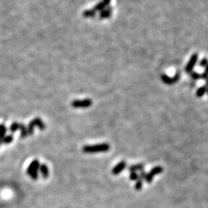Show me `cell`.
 <instances>
[{
  "label": "cell",
  "instance_id": "cell-1",
  "mask_svg": "<svg viewBox=\"0 0 208 208\" xmlns=\"http://www.w3.org/2000/svg\"><path fill=\"white\" fill-rule=\"evenodd\" d=\"M110 146L109 143H103L97 145H87L83 147V152L86 153H101V152L109 151Z\"/></svg>",
  "mask_w": 208,
  "mask_h": 208
},
{
  "label": "cell",
  "instance_id": "cell-2",
  "mask_svg": "<svg viewBox=\"0 0 208 208\" xmlns=\"http://www.w3.org/2000/svg\"><path fill=\"white\" fill-rule=\"evenodd\" d=\"M39 166H40V164H39V161L38 160H34L33 161V162L30 164V165L28 166L27 168V174L28 175L31 177L33 180H36L39 177V174H38V170L39 169Z\"/></svg>",
  "mask_w": 208,
  "mask_h": 208
},
{
  "label": "cell",
  "instance_id": "cell-3",
  "mask_svg": "<svg viewBox=\"0 0 208 208\" xmlns=\"http://www.w3.org/2000/svg\"><path fill=\"white\" fill-rule=\"evenodd\" d=\"M36 126L39 127L40 129H44L46 128V125L44 124L43 120L41 119H39V118H36V119L33 120L29 123V124L28 125V127H27V133H28V136H31L34 133V128Z\"/></svg>",
  "mask_w": 208,
  "mask_h": 208
},
{
  "label": "cell",
  "instance_id": "cell-4",
  "mask_svg": "<svg viewBox=\"0 0 208 208\" xmlns=\"http://www.w3.org/2000/svg\"><path fill=\"white\" fill-rule=\"evenodd\" d=\"M161 77L162 81L164 83H166L167 85H172L177 83L179 80V79H180V73H176L174 77H170L166 74H162Z\"/></svg>",
  "mask_w": 208,
  "mask_h": 208
},
{
  "label": "cell",
  "instance_id": "cell-5",
  "mask_svg": "<svg viewBox=\"0 0 208 208\" xmlns=\"http://www.w3.org/2000/svg\"><path fill=\"white\" fill-rule=\"evenodd\" d=\"M197 60H198V55L197 53L193 54V55L191 56V57H190L188 63L187 64L186 68H185V71H186V73H190L192 71H193V67H194L195 65H196L197 62Z\"/></svg>",
  "mask_w": 208,
  "mask_h": 208
},
{
  "label": "cell",
  "instance_id": "cell-6",
  "mask_svg": "<svg viewBox=\"0 0 208 208\" xmlns=\"http://www.w3.org/2000/svg\"><path fill=\"white\" fill-rule=\"evenodd\" d=\"M72 105L75 108H87L92 105V100L89 99L84 100H75L73 102Z\"/></svg>",
  "mask_w": 208,
  "mask_h": 208
},
{
  "label": "cell",
  "instance_id": "cell-7",
  "mask_svg": "<svg viewBox=\"0 0 208 208\" xmlns=\"http://www.w3.org/2000/svg\"><path fill=\"white\" fill-rule=\"evenodd\" d=\"M126 161H120L119 164H116V165L113 168V170H112V174H113V175H118V174H120L123 170H124L125 168H126Z\"/></svg>",
  "mask_w": 208,
  "mask_h": 208
},
{
  "label": "cell",
  "instance_id": "cell-8",
  "mask_svg": "<svg viewBox=\"0 0 208 208\" xmlns=\"http://www.w3.org/2000/svg\"><path fill=\"white\" fill-rule=\"evenodd\" d=\"M39 170H40L43 178H47L49 177V168H48V166L46 164H40Z\"/></svg>",
  "mask_w": 208,
  "mask_h": 208
},
{
  "label": "cell",
  "instance_id": "cell-9",
  "mask_svg": "<svg viewBox=\"0 0 208 208\" xmlns=\"http://www.w3.org/2000/svg\"><path fill=\"white\" fill-rule=\"evenodd\" d=\"M163 170H164V169H163L162 166H154L153 168H152L151 170H150V171L149 173H150V174H151L152 176H156V175H158V174H161V173L163 172Z\"/></svg>",
  "mask_w": 208,
  "mask_h": 208
},
{
  "label": "cell",
  "instance_id": "cell-10",
  "mask_svg": "<svg viewBox=\"0 0 208 208\" xmlns=\"http://www.w3.org/2000/svg\"><path fill=\"white\" fill-rule=\"evenodd\" d=\"M144 168V166L142 164H135V165H131L129 166V170L130 172H137V171H142Z\"/></svg>",
  "mask_w": 208,
  "mask_h": 208
},
{
  "label": "cell",
  "instance_id": "cell-11",
  "mask_svg": "<svg viewBox=\"0 0 208 208\" xmlns=\"http://www.w3.org/2000/svg\"><path fill=\"white\" fill-rule=\"evenodd\" d=\"M20 138L25 139L28 136L27 133V127L25 126V124H20Z\"/></svg>",
  "mask_w": 208,
  "mask_h": 208
},
{
  "label": "cell",
  "instance_id": "cell-12",
  "mask_svg": "<svg viewBox=\"0 0 208 208\" xmlns=\"http://www.w3.org/2000/svg\"><path fill=\"white\" fill-rule=\"evenodd\" d=\"M111 0H103L101 2L99 3L96 7L97 10H103L106 8V6H108L110 5V2Z\"/></svg>",
  "mask_w": 208,
  "mask_h": 208
},
{
  "label": "cell",
  "instance_id": "cell-13",
  "mask_svg": "<svg viewBox=\"0 0 208 208\" xmlns=\"http://www.w3.org/2000/svg\"><path fill=\"white\" fill-rule=\"evenodd\" d=\"M111 13H112L111 7H109L107 8V9H103V10L101 12V13H100V18L103 19L108 18V17H110V16H111Z\"/></svg>",
  "mask_w": 208,
  "mask_h": 208
},
{
  "label": "cell",
  "instance_id": "cell-14",
  "mask_svg": "<svg viewBox=\"0 0 208 208\" xmlns=\"http://www.w3.org/2000/svg\"><path fill=\"white\" fill-rule=\"evenodd\" d=\"M6 131H7V128L6 127L5 124H0V142H1V143L3 138L6 136Z\"/></svg>",
  "mask_w": 208,
  "mask_h": 208
},
{
  "label": "cell",
  "instance_id": "cell-15",
  "mask_svg": "<svg viewBox=\"0 0 208 208\" xmlns=\"http://www.w3.org/2000/svg\"><path fill=\"white\" fill-rule=\"evenodd\" d=\"M12 140H13V136H12V134H9V135L5 136L2 141V143H3V144H9L10 143H12Z\"/></svg>",
  "mask_w": 208,
  "mask_h": 208
},
{
  "label": "cell",
  "instance_id": "cell-16",
  "mask_svg": "<svg viewBox=\"0 0 208 208\" xmlns=\"http://www.w3.org/2000/svg\"><path fill=\"white\" fill-rule=\"evenodd\" d=\"M206 92H207V87L205 86H201L197 90V97H202L206 93Z\"/></svg>",
  "mask_w": 208,
  "mask_h": 208
},
{
  "label": "cell",
  "instance_id": "cell-17",
  "mask_svg": "<svg viewBox=\"0 0 208 208\" xmlns=\"http://www.w3.org/2000/svg\"><path fill=\"white\" fill-rule=\"evenodd\" d=\"M143 179L141 177H139L138 175V179L137 180V182H136L135 184V190H140L143 187Z\"/></svg>",
  "mask_w": 208,
  "mask_h": 208
},
{
  "label": "cell",
  "instance_id": "cell-18",
  "mask_svg": "<svg viewBox=\"0 0 208 208\" xmlns=\"http://www.w3.org/2000/svg\"><path fill=\"white\" fill-rule=\"evenodd\" d=\"M19 129H20V124H18V123H13V124L11 125L10 131L12 133L16 132Z\"/></svg>",
  "mask_w": 208,
  "mask_h": 208
},
{
  "label": "cell",
  "instance_id": "cell-19",
  "mask_svg": "<svg viewBox=\"0 0 208 208\" xmlns=\"http://www.w3.org/2000/svg\"><path fill=\"white\" fill-rule=\"evenodd\" d=\"M153 176H152L150 173H147L145 179H144L145 181L148 183H151L152 181H153Z\"/></svg>",
  "mask_w": 208,
  "mask_h": 208
},
{
  "label": "cell",
  "instance_id": "cell-20",
  "mask_svg": "<svg viewBox=\"0 0 208 208\" xmlns=\"http://www.w3.org/2000/svg\"><path fill=\"white\" fill-rule=\"evenodd\" d=\"M190 77H191L192 79H194V80H197V79H201V74H199L197 72H191L190 73Z\"/></svg>",
  "mask_w": 208,
  "mask_h": 208
},
{
  "label": "cell",
  "instance_id": "cell-21",
  "mask_svg": "<svg viewBox=\"0 0 208 208\" xmlns=\"http://www.w3.org/2000/svg\"><path fill=\"white\" fill-rule=\"evenodd\" d=\"M129 179L131 180H137L138 179V174L137 172H130L129 174Z\"/></svg>",
  "mask_w": 208,
  "mask_h": 208
},
{
  "label": "cell",
  "instance_id": "cell-22",
  "mask_svg": "<svg viewBox=\"0 0 208 208\" xmlns=\"http://www.w3.org/2000/svg\"><path fill=\"white\" fill-rule=\"evenodd\" d=\"M207 64H208V60L207 58H204L201 62H200L199 65H200V66L205 67Z\"/></svg>",
  "mask_w": 208,
  "mask_h": 208
},
{
  "label": "cell",
  "instance_id": "cell-23",
  "mask_svg": "<svg viewBox=\"0 0 208 208\" xmlns=\"http://www.w3.org/2000/svg\"><path fill=\"white\" fill-rule=\"evenodd\" d=\"M204 68H205V70H204V73H207V74H208V64H207V66H206L205 67H204Z\"/></svg>",
  "mask_w": 208,
  "mask_h": 208
},
{
  "label": "cell",
  "instance_id": "cell-24",
  "mask_svg": "<svg viewBox=\"0 0 208 208\" xmlns=\"http://www.w3.org/2000/svg\"><path fill=\"white\" fill-rule=\"evenodd\" d=\"M204 86H206V87H207V89L208 88V78L207 79H206V83H205V85H204Z\"/></svg>",
  "mask_w": 208,
  "mask_h": 208
},
{
  "label": "cell",
  "instance_id": "cell-25",
  "mask_svg": "<svg viewBox=\"0 0 208 208\" xmlns=\"http://www.w3.org/2000/svg\"><path fill=\"white\" fill-rule=\"evenodd\" d=\"M207 94H208V88L207 89Z\"/></svg>",
  "mask_w": 208,
  "mask_h": 208
},
{
  "label": "cell",
  "instance_id": "cell-26",
  "mask_svg": "<svg viewBox=\"0 0 208 208\" xmlns=\"http://www.w3.org/2000/svg\"><path fill=\"white\" fill-rule=\"evenodd\" d=\"M0 145H1V142H0Z\"/></svg>",
  "mask_w": 208,
  "mask_h": 208
}]
</instances>
